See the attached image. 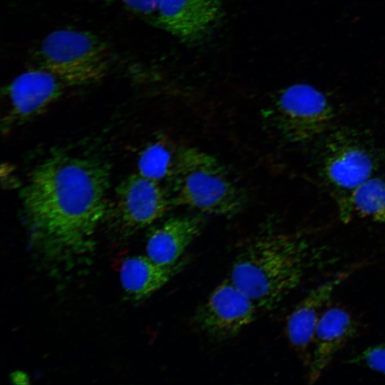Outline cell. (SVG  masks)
I'll use <instances>...</instances> for the list:
<instances>
[{
  "instance_id": "1",
  "label": "cell",
  "mask_w": 385,
  "mask_h": 385,
  "mask_svg": "<svg viewBox=\"0 0 385 385\" xmlns=\"http://www.w3.org/2000/svg\"><path fill=\"white\" fill-rule=\"evenodd\" d=\"M109 186V170L97 160L57 155L38 165L21 191L33 244L51 257L91 248Z\"/></svg>"
},
{
  "instance_id": "2",
  "label": "cell",
  "mask_w": 385,
  "mask_h": 385,
  "mask_svg": "<svg viewBox=\"0 0 385 385\" xmlns=\"http://www.w3.org/2000/svg\"><path fill=\"white\" fill-rule=\"evenodd\" d=\"M309 254L308 242L298 234L262 235L237 254L230 279L257 307L272 310L299 284Z\"/></svg>"
},
{
  "instance_id": "3",
  "label": "cell",
  "mask_w": 385,
  "mask_h": 385,
  "mask_svg": "<svg viewBox=\"0 0 385 385\" xmlns=\"http://www.w3.org/2000/svg\"><path fill=\"white\" fill-rule=\"evenodd\" d=\"M175 155V205L226 217L244 208V193L217 158L193 147L180 148Z\"/></svg>"
},
{
  "instance_id": "4",
  "label": "cell",
  "mask_w": 385,
  "mask_h": 385,
  "mask_svg": "<svg viewBox=\"0 0 385 385\" xmlns=\"http://www.w3.org/2000/svg\"><path fill=\"white\" fill-rule=\"evenodd\" d=\"M38 67L53 74L66 86L103 79L111 67L108 45L96 34L61 29L48 34L36 53Z\"/></svg>"
},
{
  "instance_id": "5",
  "label": "cell",
  "mask_w": 385,
  "mask_h": 385,
  "mask_svg": "<svg viewBox=\"0 0 385 385\" xmlns=\"http://www.w3.org/2000/svg\"><path fill=\"white\" fill-rule=\"evenodd\" d=\"M272 113L276 130L291 143L314 139L327 130L335 115L324 93L307 83H296L281 90Z\"/></svg>"
},
{
  "instance_id": "6",
  "label": "cell",
  "mask_w": 385,
  "mask_h": 385,
  "mask_svg": "<svg viewBox=\"0 0 385 385\" xmlns=\"http://www.w3.org/2000/svg\"><path fill=\"white\" fill-rule=\"evenodd\" d=\"M376 165L371 145L353 130L339 128L326 138L320 173L327 185L337 192V200L346 197L371 178Z\"/></svg>"
},
{
  "instance_id": "7",
  "label": "cell",
  "mask_w": 385,
  "mask_h": 385,
  "mask_svg": "<svg viewBox=\"0 0 385 385\" xmlns=\"http://www.w3.org/2000/svg\"><path fill=\"white\" fill-rule=\"evenodd\" d=\"M256 307L229 279L217 285L199 307L194 322L200 331L214 339H230L254 321Z\"/></svg>"
},
{
  "instance_id": "8",
  "label": "cell",
  "mask_w": 385,
  "mask_h": 385,
  "mask_svg": "<svg viewBox=\"0 0 385 385\" xmlns=\"http://www.w3.org/2000/svg\"><path fill=\"white\" fill-rule=\"evenodd\" d=\"M66 86L51 73L36 67L16 76L7 86L9 110L2 130L11 128L44 111L63 93Z\"/></svg>"
},
{
  "instance_id": "9",
  "label": "cell",
  "mask_w": 385,
  "mask_h": 385,
  "mask_svg": "<svg viewBox=\"0 0 385 385\" xmlns=\"http://www.w3.org/2000/svg\"><path fill=\"white\" fill-rule=\"evenodd\" d=\"M117 208L123 225L131 230L144 228L161 218L170 200L159 182L137 173L116 189Z\"/></svg>"
},
{
  "instance_id": "10",
  "label": "cell",
  "mask_w": 385,
  "mask_h": 385,
  "mask_svg": "<svg viewBox=\"0 0 385 385\" xmlns=\"http://www.w3.org/2000/svg\"><path fill=\"white\" fill-rule=\"evenodd\" d=\"M222 13L221 0H157L156 24L188 42L202 38Z\"/></svg>"
},
{
  "instance_id": "11",
  "label": "cell",
  "mask_w": 385,
  "mask_h": 385,
  "mask_svg": "<svg viewBox=\"0 0 385 385\" xmlns=\"http://www.w3.org/2000/svg\"><path fill=\"white\" fill-rule=\"evenodd\" d=\"M351 271L338 273L312 288L288 316L286 324L288 341L305 365L319 320L337 288L350 275Z\"/></svg>"
},
{
  "instance_id": "12",
  "label": "cell",
  "mask_w": 385,
  "mask_h": 385,
  "mask_svg": "<svg viewBox=\"0 0 385 385\" xmlns=\"http://www.w3.org/2000/svg\"><path fill=\"white\" fill-rule=\"evenodd\" d=\"M356 324L342 307H327L316 327L307 366V379L315 383L337 354L356 333Z\"/></svg>"
},
{
  "instance_id": "13",
  "label": "cell",
  "mask_w": 385,
  "mask_h": 385,
  "mask_svg": "<svg viewBox=\"0 0 385 385\" xmlns=\"http://www.w3.org/2000/svg\"><path fill=\"white\" fill-rule=\"evenodd\" d=\"M202 227L203 220L199 216L171 217L151 232L146 243V254L161 265H175Z\"/></svg>"
},
{
  "instance_id": "14",
  "label": "cell",
  "mask_w": 385,
  "mask_h": 385,
  "mask_svg": "<svg viewBox=\"0 0 385 385\" xmlns=\"http://www.w3.org/2000/svg\"><path fill=\"white\" fill-rule=\"evenodd\" d=\"M176 265H161L147 255L126 259L120 270L123 289L135 300L144 299L163 287L178 271Z\"/></svg>"
},
{
  "instance_id": "15",
  "label": "cell",
  "mask_w": 385,
  "mask_h": 385,
  "mask_svg": "<svg viewBox=\"0 0 385 385\" xmlns=\"http://www.w3.org/2000/svg\"><path fill=\"white\" fill-rule=\"evenodd\" d=\"M337 202L344 222L359 217L385 225V179L371 177Z\"/></svg>"
},
{
  "instance_id": "16",
  "label": "cell",
  "mask_w": 385,
  "mask_h": 385,
  "mask_svg": "<svg viewBox=\"0 0 385 385\" xmlns=\"http://www.w3.org/2000/svg\"><path fill=\"white\" fill-rule=\"evenodd\" d=\"M175 154L160 141L147 146L138 160V173L143 176L159 182L173 175Z\"/></svg>"
},
{
  "instance_id": "17",
  "label": "cell",
  "mask_w": 385,
  "mask_h": 385,
  "mask_svg": "<svg viewBox=\"0 0 385 385\" xmlns=\"http://www.w3.org/2000/svg\"><path fill=\"white\" fill-rule=\"evenodd\" d=\"M352 362L385 376V342L366 348Z\"/></svg>"
},
{
  "instance_id": "18",
  "label": "cell",
  "mask_w": 385,
  "mask_h": 385,
  "mask_svg": "<svg viewBox=\"0 0 385 385\" xmlns=\"http://www.w3.org/2000/svg\"><path fill=\"white\" fill-rule=\"evenodd\" d=\"M138 14L154 16L157 0H115Z\"/></svg>"
},
{
  "instance_id": "19",
  "label": "cell",
  "mask_w": 385,
  "mask_h": 385,
  "mask_svg": "<svg viewBox=\"0 0 385 385\" xmlns=\"http://www.w3.org/2000/svg\"><path fill=\"white\" fill-rule=\"evenodd\" d=\"M10 379L14 384H28L29 383V375L21 370L13 371L10 375Z\"/></svg>"
}]
</instances>
